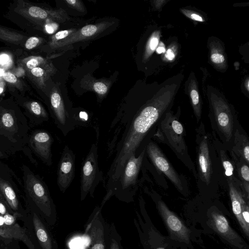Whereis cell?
<instances>
[{"label": "cell", "mask_w": 249, "mask_h": 249, "mask_svg": "<svg viewBox=\"0 0 249 249\" xmlns=\"http://www.w3.org/2000/svg\"><path fill=\"white\" fill-rule=\"evenodd\" d=\"M36 239L39 249H58L57 242L43 220L36 213L32 217Z\"/></svg>", "instance_id": "9c48e42d"}, {"label": "cell", "mask_w": 249, "mask_h": 249, "mask_svg": "<svg viewBox=\"0 0 249 249\" xmlns=\"http://www.w3.org/2000/svg\"><path fill=\"white\" fill-rule=\"evenodd\" d=\"M38 64V62L36 59H32L27 62L26 65L28 68L33 69L36 68Z\"/></svg>", "instance_id": "74e56055"}, {"label": "cell", "mask_w": 249, "mask_h": 249, "mask_svg": "<svg viewBox=\"0 0 249 249\" xmlns=\"http://www.w3.org/2000/svg\"><path fill=\"white\" fill-rule=\"evenodd\" d=\"M183 12L186 15V16L189 17L193 20L201 22L204 21V20L200 15L196 13H193L191 14L188 10H183Z\"/></svg>", "instance_id": "f546056e"}, {"label": "cell", "mask_w": 249, "mask_h": 249, "mask_svg": "<svg viewBox=\"0 0 249 249\" xmlns=\"http://www.w3.org/2000/svg\"><path fill=\"white\" fill-rule=\"evenodd\" d=\"M10 59L8 55L3 54L0 55V64L5 65L9 62Z\"/></svg>", "instance_id": "f35d334b"}, {"label": "cell", "mask_w": 249, "mask_h": 249, "mask_svg": "<svg viewBox=\"0 0 249 249\" xmlns=\"http://www.w3.org/2000/svg\"><path fill=\"white\" fill-rule=\"evenodd\" d=\"M245 84V86H246L245 87L247 88V90L249 91V79H247V80L246 81Z\"/></svg>", "instance_id": "7bdbcfd3"}, {"label": "cell", "mask_w": 249, "mask_h": 249, "mask_svg": "<svg viewBox=\"0 0 249 249\" xmlns=\"http://www.w3.org/2000/svg\"><path fill=\"white\" fill-rule=\"evenodd\" d=\"M145 152V148L138 157L132 155L126 162L114 193L120 200L127 203L132 200L130 190L137 183Z\"/></svg>", "instance_id": "7a4b0ae2"}, {"label": "cell", "mask_w": 249, "mask_h": 249, "mask_svg": "<svg viewBox=\"0 0 249 249\" xmlns=\"http://www.w3.org/2000/svg\"><path fill=\"white\" fill-rule=\"evenodd\" d=\"M89 115L86 111H81L77 117H73V121L75 126L77 125L87 126L90 121L89 120Z\"/></svg>", "instance_id": "603a6c76"}, {"label": "cell", "mask_w": 249, "mask_h": 249, "mask_svg": "<svg viewBox=\"0 0 249 249\" xmlns=\"http://www.w3.org/2000/svg\"><path fill=\"white\" fill-rule=\"evenodd\" d=\"M160 128L168 143L175 151L182 154L186 150L182 124L170 112L165 114Z\"/></svg>", "instance_id": "277c9868"}, {"label": "cell", "mask_w": 249, "mask_h": 249, "mask_svg": "<svg viewBox=\"0 0 249 249\" xmlns=\"http://www.w3.org/2000/svg\"><path fill=\"white\" fill-rule=\"evenodd\" d=\"M3 77L5 81L9 83H14L16 82L17 80L16 77L13 73L9 72H4Z\"/></svg>", "instance_id": "4dcf8cb0"}, {"label": "cell", "mask_w": 249, "mask_h": 249, "mask_svg": "<svg viewBox=\"0 0 249 249\" xmlns=\"http://www.w3.org/2000/svg\"><path fill=\"white\" fill-rule=\"evenodd\" d=\"M188 91L195 115L198 121L201 118V104L196 81L194 79L190 80Z\"/></svg>", "instance_id": "2e32d148"}, {"label": "cell", "mask_w": 249, "mask_h": 249, "mask_svg": "<svg viewBox=\"0 0 249 249\" xmlns=\"http://www.w3.org/2000/svg\"><path fill=\"white\" fill-rule=\"evenodd\" d=\"M6 210L4 205L1 202H0V214L1 215H5L6 214Z\"/></svg>", "instance_id": "ab89813d"}, {"label": "cell", "mask_w": 249, "mask_h": 249, "mask_svg": "<svg viewBox=\"0 0 249 249\" xmlns=\"http://www.w3.org/2000/svg\"><path fill=\"white\" fill-rule=\"evenodd\" d=\"M103 178V173L98 166L97 145L93 143L82 164L80 182L81 201L89 194L93 197L95 188Z\"/></svg>", "instance_id": "6da1fadb"}, {"label": "cell", "mask_w": 249, "mask_h": 249, "mask_svg": "<svg viewBox=\"0 0 249 249\" xmlns=\"http://www.w3.org/2000/svg\"><path fill=\"white\" fill-rule=\"evenodd\" d=\"M210 59L219 68L222 69L226 66V59L220 44L211 45Z\"/></svg>", "instance_id": "e0dca14e"}, {"label": "cell", "mask_w": 249, "mask_h": 249, "mask_svg": "<svg viewBox=\"0 0 249 249\" xmlns=\"http://www.w3.org/2000/svg\"><path fill=\"white\" fill-rule=\"evenodd\" d=\"M165 51V49L164 47V45L160 46L156 49V52L158 53H164Z\"/></svg>", "instance_id": "60d3db41"}, {"label": "cell", "mask_w": 249, "mask_h": 249, "mask_svg": "<svg viewBox=\"0 0 249 249\" xmlns=\"http://www.w3.org/2000/svg\"><path fill=\"white\" fill-rule=\"evenodd\" d=\"M4 218L2 215H0V226H2L4 224Z\"/></svg>", "instance_id": "b9f144b4"}, {"label": "cell", "mask_w": 249, "mask_h": 249, "mask_svg": "<svg viewBox=\"0 0 249 249\" xmlns=\"http://www.w3.org/2000/svg\"><path fill=\"white\" fill-rule=\"evenodd\" d=\"M2 122L5 126L10 127L14 124V119L10 114L6 113L4 114L2 117Z\"/></svg>", "instance_id": "4316f807"}, {"label": "cell", "mask_w": 249, "mask_h": 249, "mask_svg": "<svg viewBox=\"0 0 249 249\" xmlns=\"http://www.w3.org/2000/svg\"><path fill=\"white\" fill-rule=\"evenodd\" d=\"M165 56L169 60H172L175 57V54L174 51V49L172 48H169L165 54Z\"/></svg>", "instance_id": "8d00e7d4"}, {"label": "cell", "mask_w": 249, "mask_h": 249, "mask_svg": "<svg viewBox=\"0 0 249 249\" xmlns=\"http://www.w3.org/2000/svg\"><path fill=\"white\" fill-rule=\"evenodd\" d=\"M45 29L48 33L53 34L57 29V25L55 23H49L46 25Z\"/></svg>", "instance_id": "d590c367"}, {"label": "cell", "mask_w": 249, "mask_h": 249, "mask_svg": "<svg viewBox=\"0 0 249 249\" xmlns=\"http://www.w3.org/2000/svg\"><path fill=\"white\" fill-rule=\"evenodd\" d=\"M228 183L232 211L243 231L247 236H249V225L244 222L242 216V211L247 204L243 199L241 193L237 190L233 183L230 181L228 182Z\"/></svg>", "instance_id": "7c38bea8"}, {"label": "cell", "mask_w": 249, "mask_h": 249, "mask_svg": "<svg viewBox=\"0 0 249 249\" xmlns=\"http://www.w3.org/2000/svg\"><path fill=\"white\" fill-rule=\"evenodd\" d=\"M32 73L36 77H41L43 75L44 70L39 67L35 68L31 70Z\"/></svg>", "instance_id": "e575fe53"}, {"label": "cell", "mask_w": 249, "mask_h": 249, "mask_svg": "<svg viewBox=\"0 0 249 249\" xmlns=\"http://www.w3.org/2000/svg\"><path fill=\"white\" fill-rule=\"evenodd\" d=\"M211 103L217 126L228 142L232 137L233 129V119L230 107L220 97H212Z\"/></svg>", "instance_id": "8992f818"}, {"label": "cell", "mask_w": 249, "mask_h": 249, "mask_svg": "<svg viewBox=\"0 0 249 249\" xmlns=\"http://www.w3.org/2000/svg\"><path fill=\"white\" fill-rule=\"evenodd\" d=\"M74 32L73 29L66 30L58 32L54 35V39L56 40H63L68 37Z\"/></svg>", "instance_id": "484cf974"}, {"label": "cell", "mask_w": 249, "mask_h": 249, "mask_svg": "<svg viewBox=\"0 0 249 249\" xmlns=\"http://www.w3.org/2000/svg\"><path fill=\"white\" fill-rule=\"evenodd\" d=\"M197 160L200 178L207 185H209L211 181L212 168L207 139L205 136L199 145Z\"/></svg>", "instance_id": "8fae6325"}, {"label": "cell", "mask_w": 249, "mask_h": 249, "mask_svg": "<svg viewBox=\"0 0 249 249\" xmlns=\"http://www.w3.org/2000/svg\"><path fill=\"white\" fill-rule=\"evenodd\" d=\"M34 142L37 152L45 160L50 158L52 139L46 132H40L34 137Z\"/></svg>", "instance_id": "5bb4252c"}, {"label": "cell", "mask_w": 249, "mask_h": 249, "mask_svg": "<svg viewBox=\"0 0 249 249\" xmlns=\"http://www.w3.org/2000/svg\"><path fill=\"white\" fill-rule=\"evenodd\" d=\"M122 238L117 231L115 224L112 222L109 225L108 235V249H122Z\"/></svg>", "instance_id": "d6986e66"}, {"label": "cell", "mask_w": 249, "mask_h": 249, "mask_svg": "<svg viewBox=\"0 0 249 249\" xmlns=\"http://www.w3.org/2000/svg\"><path fill=\"white\" fill-rule=\"evenodd\" d=\"M158 208L171 233L181 240L189 241L188 230L179 218L162 201H158Z\"/></svg>", "instance_id": "ba28073f"}, {"label": "cell", "mask_w": 249, "mask_h": 249, "mask_svg": "<svg viewBox=\"0 0 249 249\" xmlns=\"http://www.w3.org/2000/svg\"><path fill=\"white\" fill-rule=\"evenodd\" d=\"M221 160L225 171V174L227 177H231L233 175V167L231 161L228 159L223 151H221Z\"/></svg>", "instance_id": "44dd1931"}, {"label": "cell", "mask_w": 249, "mask_h": 249, "mask_svg": "<svg viewBox=\"0 0 249 249\" xmlns=\"http://www.w3.org/2000/svg\"><path fill=\"white\" fill-rule=\"evenodd\" d=\"M31 109L32 111L36 115H39L41 114V108L39 104L36 102H33L31 105Z\"/></svg>", "instance_id": "1f68e13d"}, {"label": "cell", "mask_w": 249, "mask_h": 249, "mask_svg": "<svg viewBox=\"0 0 249 249\" xmlns=\"http://www.w3.org/2000/svg\"><path fill=\"white\" fill-rule=\"evenodd\" d=\"M234 149L236 154L248 165L249 163V142L248 138L238 130L234 133Z\"/></svg>", "instance_id": "9a60e30c"}, {"label": "cell", "mask_w": 249, "mask_h": 249, "mask_svg": "<svg viewBox=\"0 0 249 249\" xmlns=\"http://www.w3.org/2000/svg\"><path fill=\"white\" fill-rule=\"evenodd\" d=\"M93 89L98 94L103 95L106 93L107 90V86L105 84L101 82H97L93 85Z\"/></svg>", "instance_id": "d4e9b609"}, {"label": "cell", "mask_w": 249, "mask_h": 249, "mask_svg": "<svg viewBox=\"0 0 249 249\" xmlns=\"http://www.w3.org/2000/svg\"><path fill=\"white\" fill-rule=\"evenodd\" d=\"M3 89L2 88H0V94L2 92Z\"/></svg>", "instance_id": "f6af8a7d"}, {"label": "cell", "mask_w": 249, "mask_h": 249, "mask_svg": "<svg viewBox=\"0 0 249 249\" xmlns=\"http://www.w3.org/2000/svg\"><path fill=\"white\" fill-rule=\"evenodd\" d=\"M240 177L243 181L245 190L249 193V168L248 164H244L239 168Z\"/></svg>", "instance_id": "7402d4cb"}, {"label": "cell", "mask_w": 249, "mask_h": 249, "mask_svg": "<svg viewBox=\"0 0 249 249\" xmlns=\"http://www.w3.org/2000/svg\"><path fill=\"white\" fill-rule=\"evenodd\" d=\"M108 24V22H102L95 25H86L79 30L73 32L68 37L57 42V46L64 47L90 38L105 29Z\"/></svg>", "instance_id": "30bf717a"}, {"label": "cell", "mask_w": 249, "mask_h": 249, "mask_svg": "<svg viewBox=\"0 0 249 249\" xmlns=\"http://www.w3.org/2000/svg\"><path fill=\"white\" fill-rule=\"evenodd\" d=\"M157 249H164L162 248H157Z\"/></svg>", "instance_id": "bcb514c9"}, {"label": "cell", "mask_w": 249, "mask_h": 249, "mask_svg": "<svg viewBox=\"0 0 249 249\" xmlns=\"http://www.w3.org/2000/svg\"><path fill=\"white\" fill-rule=\"evenodd\" d=\"M29 13L33 17L44 19L48 16L46 11L40 7L32 6L29 9Z\"/></svg>", "instance_id": "cb8c5ba5"}, {"label": "cell", "mask_w": 249, "mask_h": 249, "mask_svg": "<svg viewBox=\"0 0 249 249\" xmlns=\"http://www.w3.org/2000/svg\"><path fill=\"white\" fill-rule=\"evenodd\" d=\"M211 222L214 229L228 240L233 243L241 240L240 237L231 228L227 219L222 214L216 212H213Z\"/></svg>", "instance_id": "4fadbf2b"}, {"label": "cell", "mask_w": 249, "mask_h": 249, "mask_svg": "<svg viewBox=\"0 0 249 249\" xmlns=\"http://www.w3.org/2000/svg\"><path fill=\"white\" fill-rule=\"evenodd\" d=\"M4 73V71L2 69H0V76H3Z\"/></svg>", "instance_id": "ee69618b"}, {"label": "cell", "mask_w": 249, "mask_h": 249, "mask_svg": "<svg viewBox=\"0 0 249 249\" xmlns=\"http://www.w3.org/2000/svg\"><path fill=\"white\" fill-rule=\"evenodd\" d=\"M242 216L244 222L249 225V207L247 205L244 208L242 213Z\"/></svg>", "instance_id": "836d02e7"}, {"label": "cell", "mask_w": 249, "mask_h": 249, "mask_svg": "<svg viewBox=\"0 0 249 249\" xmlns=\"http://www.w3.org/2000/svg\"><path fill=\"white\" fill-rule=\"evenodd\" d=\"M102 208L96 207L85 226V233L89 238L87 249H108L109 224L101 213Z\"/></svg>", "instance_id": "3957f363"}, {"label": "cell", "mask_w": 249, "mask_h": 249, "mask_svg": "<svg viewBox=\"0 0 249 249\" xmlns=\"http://www.w3.org/2000/svg\"><path fill=\"white\" fill-rule=\"evenodd\" d=\"M145 151L156 169L163 173L179 191H182L183 186L179 176L158 145L151 142L147 144Z\"/></svg>", "instance_id": "5b68a950"}, {"label": "cell", "mask_w": 249, "mask_h": 249, "mask_svg": "<svg viewBox=\"0 0 249 249\" xmlns=\"http://www.w3.org/2000/svg\"><path fill=\"white\" fill-rule=\"evenodd\" d=\"M65 2L71 7L79 11H84V7L80 1L78 0H66Z\"/></svg>", "instance_id": "83f0119b"}, {"label": "cell", "mask_w": 249, "mask_h": 249, "mask_svg": "<svg viewBox=\"0 0 249 249\" xmlns=\"http://www.w3.org/2000/svg\"><path fill=\"white\" fill-rule=\"evenodd\" d=\"M0 189L8 203L14 211L18 210V201L13 189L4 182L0 183Z\"/></svg>", "instance_id": "ac0fdd59"}, {"label": "cell", "mask_w": 249, "mask_h": 249, "mask_svg": "<svg viewBox=\"0 0 249 249\" xmlns=\"http://www.w3.org/2000/svg\"><path fill=\"white\" fill-rule=\"evenodd\" d=\"M3 218L4 224L8 226L12 225L15 220V217L8 213L4 215Z\"/></svg>", "instance_id": "d6a6232c"}, {"label": "cell", "mask_w": 249, "mask_h": 249, "mask_svg": "<svg viewBox=\"0 0 249 249\" xmlns=\"http://www.w3.org/2000/svg\"><path fill=\"white\" fill-rule=\"evenodd\" d=\"M39 42V39L36 37L29 38L26 42L25 47L27 49H32L35 48Z\"/></svg>", "instance_id": "f1b7e54d"}, {"label": "cell", "mask_w": 249, "mask_h": 249, "mask_svg": "<svg viewBox=\"0 0 249 249\" xmlns=\"http://www.w3.org/2000/svg\"><path fill=\"white\" fill-rule=\"evenodd\" d=\"M159 32H155L149 39L145 48L144 59H148L155 50L159 44Z\"/></svg>", "instance_id": "ffe728a7"}, {"label": "cell", "mask_w": 249, "mask_h": 249, "mask_svg": "<svg viewBox=\"0 0 249 249\" xmlns=\"http://www.w3.org/2000/svg\"><path fill=\"white\" fill-rule=\"evenodd\" d=\"M75 156L68 145L63 149L57 171V184L64 193L72 182L75 174Z\"/></svg>", "instance_id": "52a82bcc"}]
</instances>
